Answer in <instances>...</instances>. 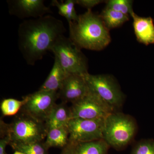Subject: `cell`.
Here are the masks:
<instances>
[{"mask_svg":"<svg viewBox=\"0 0 154 154\" xmlns=\"http://www.w3.org/2000/svg\"><path fill=\"white\" fill-rule=\"evenodd\" d=\"M66 29L61 20L50 15L24 20L18 28V44L26 63L33 66L42 59Z\"/></svg>","mask_w":154,"mask_h":154,"instance_id":"1","label":"cell"},{"mask_svg":"<svg viewBox=\"0 0 154 154\" xmlns=\"http://www.w3.org/2000/svg\"><path fill=\"white\" fill-rule=\"evenodd\" d=\"M69 34L72 42L82 49L102 50L111 42L109 30L99 15L88 10L79 15L76 21L68 22Z\"/></svg>","mask_w":154,"mask_h":154,"instance_id":"2","label":"cell"},{"mask_svg":"<svg viewBox=\"0 0 154 154\" xmlns=\"http://www.w3.org/2000/svg\"><path fill=\"white\" fill-rule=\"evenodd\" d=\"M1 132L8 137L10 145L41 142L46 137L45 123L24 113L9 124L1 122Z\"/></svg>","mask_w":154,"mask_h":154,"instance_id":"3","label":"cell"},{"mask_svg":"<svg viewBox=\"0 0 154 154\" xmlns=\"http://www.w3.org/2000/svg\"><path fill=\"white\" fill-rule=\"evenodd\" d=\"M137 130V125L132 116L113 112L105 119L103 139L110 147L119 149L132 141Z\"/></svg>","mask_w":154,"mask_h":154,"instance_id":"4","label":"cell"},{"mask_svg":"<svg viewBox=\"0 0 154 154\" xmlns=\"http://www.w3.org/2000/svg\"><path fill=\"white\" fill-rule=\"evenodd\" d=\"M50 51L67 74L84 76L88 73V59L81 49L64 35L58 38Z\"/></svg>","mask_w":154,"mask_h":154,"instance_id":"5","label":"cell"},{"mask_svg":"<svg viewBox=\"0 0 154 154\" xmlns=\"http://www.w3.org/2000/svg\"><path fill=\"white\" fill-rule=\"evenodd\" d=\"M89 89L97 95L113 112H119L124 102L125 96L115 79L107 75H84Z\"/></svg>","mask_w":154,"mask_h":154,"instance_id":"6","label":"cell"},{"mask_svg":"<svg viewBox=\"0 0 154 154\" xmlns=\"http://www.w3.org/2000/svg\"><path fill=\"white\" fill-rule=\"evenodd\" d=\"M69 108L70 119H105L113 112L105 102L90 90L86 96L72 104Z\"/></svg>","mask_w":154,"mask_h":154,"instance_id":"7","label":"cell"},{"mask_svg":"<svg viewBox=\"0 0 154 154\" xmlns=\"http://www.w3.org/2000/svg\"><path fill=\"white\" fill-rule=\"evenodd\" d=\"M59 98L58 92L38 90L23 98V113L38 121L45 122Z\"/></svg>","mask_w":154,"mask_h":154,"instance_id":"8","label":"cell"},{"mask_svg":"<svg viewBox=\"0 0 154 154\" xmlns=\"http://www.w3.org/2000/svg\"><path fill=\"white\" fill-rule=\"evenodd\" d=\"M105 119H70L67 125L69 142H86L103 139Z\"/></svg>","mask_w":154,"mask_h":154,"instance_id":"9","label":"cell"},{"mask_svg":"<svg viewBox=\"0 0 154 154\" xmlns=\"http://www.w3.org/2000/svg\"><path fill=\"white\" fill-rule=\"evenodd\" d=\"M9 13L20 19H37L52 14L43 0H8Z\"/></svg>","mask_w":154,"mask_h":154,"instance_id":"10","label":"cell"},{"mask_svg":"<svg viewBox=\"0 0 154 154\" xmlns=\"http://www.w3.org/2000/svg\"><path fill=\"white\" fill-rule=\"evenodd\" d=\"M89 92L90 89L84 76L71 74L66 78L58 94L63 102L73 104L85 97Z\"/></svg>","mask_w":154,"mask_h":154,"instance_id":"11","label":"cell"},{"mask_svg":"<svg viewBox=\"0 0 154 154\" xmlns=\"http://www.w3.org/2000/svg\"><path fill=\"white\" fill-rule=\"evenodd\" d=\"M131 17L133 20L134 30L137 39L145 45L154 44V24L151 17H143L134 12Z\"/></svg>","mask_w":154,"mask_h":154,"instance_id":"12","label":"cell"},{"mask_svg":"<svg viewBox=\"0 0 154 154\" xmlns=\"http://www.w3.org/2000/svg\"><path fill=\"white\" fill-rule=\"evenodd\" d=\"M110 146L103 139L86 142H68L65 150L68 154H107Z\"/></svg>","mask_w":154,"mask_h":154,"instance_id":"13","label":"cell"},{"mask_svg":"<svg viewBox=\"0 0 154 154\" xmlns=\"http://www.w3.org/2000/svg\"><path fill=\"white\" fill-rule=\"evenodd\" d=\"M66 104L62 102L61 104H56L53 107L45 122L47 131L67 126L70 119V108Z\"/></svg>","mask_w":154,"mask_h":154,"instance_id":"14","label":"cell"},{"mask_svg":"<svg viewBox=\"0 0 154 154\" xmlns=\"http://www.w3.org/2000/svg\"><path fill=\"white\" fill-rule=\"evenodd\" d=\"M68 75L57 60L54 58V63L51 71L39 90L58 92Z\"/></svg>","mask_w":154,"mask_h":154,"instance_id":"15","label":"cell"},{"mask_svg":"<svg viewBox=\"0 0 154 154\" xmlns=\"http://www.w3.org/2000/svg\"><path fill=\"white\" fill-rule=\"evenodd\" d=\"M45 145L48 148L51 147H63L69 142V132L67 127L52 128L48 130Z\"/></svg>","mask_w":154,"mask_h":154,"instance_id":"16","label":"cell"},{"mask_svg":"<svg viewBox=\"0 0 154 154\" xmlns=\"http://www.w3.org/2000/svg\"><path fill=\"white\" fill-rule=\"evenodd\" d=\"M99 16L109 30L120 27L129 20L130 17L106 8L102 11Z\"/></svg>","mask_w":154,"mask_h":154,"instance_id":"17","label":"cell"},{"mask_svg":"<svg viewBox=\"0 0 154 154\" xmlns=\"http://www.w3.org/2000/svg\"><path fill=\"white\" fill-rule=\"evenodd\" d=\"M75 0H66L64 2L53 0L51 5L57 8L60 15L64 17L68 22L76 21L79 17L75 9Z\"/></svg>","mask_w":154,"mask_h":154,"instance_id":"18","label":"cell"},{"mask_svg":"<svg viewBox=\"0 0 154 154\" xmlns=\"http://www.w3.org/2000/svg\"><path fill=\"white\" fill-rule=\"evenodd\" d=\"M24 99H17L8 98L4 99L1 104V110L4 116H12L17 114L24 105Z\"/></svg>","mask_w":154,"mask_h":154,"instance_id":"19","label":"cell"},{"mask_svg":"<svg viewBox=\"0 0 154 154\" xmlns=\"http://www.w3.org/2000/svg\"><path fill=\"white\" fill-rule=\"evenodd\" d=\"M12 147L16 151L22 152L25 154H47V147L44 143L41 142L28 144H12Z\"/></svg>","mask_w":154,"mask_h":154,"instance_id":"20","label":"cell"},{"mask_svg":"<svg viewBox=\"0 0 154 154\" xmlns=\"http://www.w3.org/2000/svg\"><path fill=\"white\" fill-rule=\"evenodd\" d=\"M133 2L131 0H109L106 2L105 8L131 16L134 13Z\"/></svg>","mask_w":154,"mask_h":154,"instance_id":"21","label":"cell"},{"mask_svg":"<svg viewBox=\"0 0 154 154\" xmlns=\"http://www.w3.org/2000/svg\"><path fill=\"white\" fill-rule=\"evenodd\" d=\"M130 154H154V140H142L136 143Z\"/></svg>","mask_w":154,"mask_h":154,"instance_id":"22","label":"cell"},{"mask_svg":"<svg viewBox=\"0 0 154 154\" xmlns=\"http://www.w3.org/2000/svg\"><path fill=\"white\" fill-rule=\"evenodd\" d=\"M104 2L101 0H75L76 4L86 8L88 10H91L97 5Z\"/></svg>","mask_w":154,"mask_h":154,"instance_id":"23","label":"cell"},{"mask_svg":"<svg viewBox=\"0 0 154 154\" xmlns=\"http://www.w3.org/2000/svg\"><path fill=\"white\" fill-rule=\"evenodd\" d=\"M10 140L8 137L5 136L0 140V154H6V148L10 144Z\"/></svg>","mask_w":154,"mask_h":154,"instance_id":"24","label":"cell"},{"mask_svg":"<svg viewBox=\"0 0 154 154\" xmlns=\"http://www.w3.org/2000/svg\"><path fill=\"white\" fill-rule=\"evenodd\" d=\"M14 154H25L22 152L18 151H16Z\"/></svg>","mask_w":154,"mask_h":154,"instance_id":"25","label":"cell"},{"mask_svg":"<svg viewBox=\"0 0 154 154\" xmlns=\"http://www.w3.org/2000/svg\"><path fill=\"white\" fill-rule=\"evenodd\" d=\"M61 154H68L66 152V151L65 150H64V151Z\"/></svg>","mask_w":154,"mask_h":154,"instance_id":"26","label":"cell"}]
</instances>
